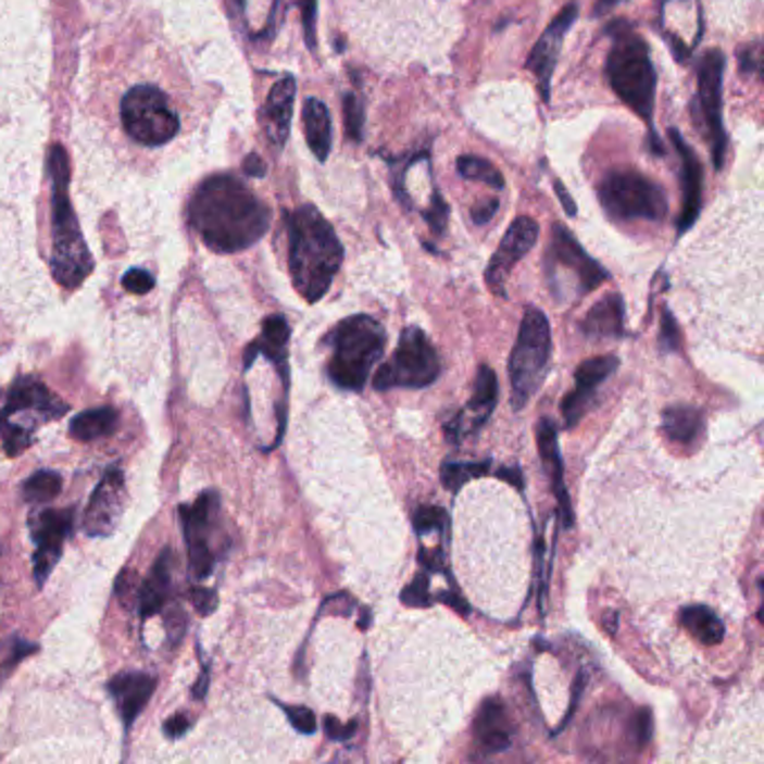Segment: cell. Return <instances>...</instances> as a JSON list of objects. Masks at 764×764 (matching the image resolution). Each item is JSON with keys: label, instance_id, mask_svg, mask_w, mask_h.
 Returning a JSON list of instances; mask_svg holds the SVG:
<instances>
[{"label": "cell", "instance_id": "obj_21", "mask_svg": "<svg viewBox=\"0 0 764 764\" xmlns=\"http://www.w3.org/2000/svg\"><path fill=\"white\" fill-rule=\"evenodd\" d=\"M536 440H538V453L542 460V468L548 473L552 491L559 502V512L563 516V527L574 525V514H572V502L569 493L565 487V466L561 460V449H559V430L552 419H540L536 428Z\"/></svg>", "mask_w": 764, "mask_h": 764}, {"label": "cell", "instance_id": "obj_29", "mask_svg": "<svg viewBox=\"0 0 764 764\" xmlns=\"http://www.w3.org/2000/svg\"><path fill=\"white\" fill-rule=\"evenodd\" d=\"M117 422L120 415L111 406L84 411L70 422V435L79 442H95L105 438V435H111L117 428Z\"/></svg>", "mask_w": 764, "mask_h": 764}, {"label": "cell", "instance_id": "obj_47", "mask_svg": "<svg viewBox=\"0 0 764 764\" xmlns=\"http://www.w3.org/2000/svg\"><path fill=\"white\" fill-rule=\"evenodd\" d=\"M498 209H500V202H498L496 198H489V200H485V202L476 204V206L471 209V217H473V223H476V225H487V223L491 221V217H496Z\"/></svg>", "mask_w": 764, "mask_h": 764}, {"label": "cell", "instance_id": "obj_7", "mask_svg": "<svg viewBox=\"0 0 764 764\" xmlns=\"http://www.w3.org/2000/svg\"><path fill=\"white\" fill-rule=\"evenodd\" d=\"M544 272H548L550 289L559 301L586 297L610 278V274L588 256L574 234L563 225H554L552 242L544 253Z\"/></svg>", "mask_w": 764, "mask_h": 764}, {"label": "cell", "instance_id": "obj_22", "mask_svg": "<svg viewBox=\"0 0 764 764\" xmlns=\"http://www.w3.org/2000/svg\"><path fill=\"white\" fill-rule=\"evenodd\" d=\"M67 404L61 402L57 394H52L41 381H36L34 377H21L14 381L8 404L0 411L3 415H14V413H34L41 422L48 419H59L65 415Z\"/></svg>", "mask_w": 764, "mask_h": 764}, {"label": "cell", "instance_id": "obj_9", "mask_svg": "<svg viewBox=\"0 0 764 764\" xmlns=\"http://www.w3.org/2000/svg\"><path fill=\"white\" fill-rule=\"evenodd\" d=\"M440 373L442 363L438 350H435L424 330L411 325L399 337V346L392 356L375 373L373 386L377 390L426 388L438 381Z\"/></svg>", "mask_w": 764, "mask_h": 764}, {"label": "cell", "instance_id": "obj_51", "mask_svg": "<svg viewBox=\"0 0 764 764\" xmlns=\"http://www.w3.org/2000/svg\"><path fill=\"white\" fill-rule=\"evenodd\" d=\"M438 599L442 601V603H447V605H451L455 612H462V614H466L468 612V605H466V601L462 599V594L460 592H455V590H447V592H440L438 594Z\"/></svg>", "mask_w": 764, "mask_h": 764}, {"label": "cell", "instance_id": "obj_44", "mask_svg": "<svg viewBox=\"0 0 764 764\" xmlns=\"http://www.w3.org/2000/svg\"><path fill=\"white\" fill-rule=\"evenodd\" d=\"M323 726H325V734L330 740H337V742H346L354 736L356 731V722H348V724H341L337 717L333 715H325L323 717Z\"/></svg>", "mask_w": 764, "mask_h": 764}, {"label": "cell", "instance_id": "obj_8", "mask_svg": "<svg viewBox=\"0 0 764 764\" xmlns=\"http://www.w3.org/2000/svg\"><path fill=\"white\" fill-rule=\"evenodd\" d=\"M599 200L614 221L662 223L668 200L660 185L637 171H612L599 185Z\"/></svg>", "mask_w": 764, "mask_h": 764}, {"label": "cell", "instance_id": "obj_18", "mask_svg": "<svg viewBox=\"0 0 764 764\" xmlns=\"http://www.w3.org/2000/svg\"><path fill=\"white\" fill-rule=\"evenodd\" d=\"M618 368V359L608 354V356H594L580 363L574 375V390L563 397V419L567 428H574L588 409L592 406L594 397L599 392V386Z\"/></svg>", "mask_w": 764, "mask_h": 764}, {"label": "cell", "instance_id": "obj_42", "mask_svg": "<svg viewBox=\"0 0 764 764\" xmlns=\"http://www.w3.org/2000/svg\"><path fill=\"white\" fill-rule=\"evenodd\" d=\"M660 346L666 352H675L679 350V327L675 316L671 314L668 308L662 310V337H660Z\"/></svg>", "mask_w": 764, "mask_h": 764}, {"label": "cell", "instance_id": "obj_20", "mask_svg": "<svg viewBox=\"0 0 764 764\" xmlns=\"http://www.w3.org/2000/svg\"><path fill=\"white\" fill-rule=\"evenodd\" d=\"M668 135L681 158V211L677 221V231L686 234L696 225L702 209V164L677 128H671Z\"/></svg>", "mask_w": 764, "mask_h": 764}, {"label": "cell", "instance_id": "obj_10", "mask_svg": "<svg viewBox=\"0 0 764 764\" xmlns=\"http://www.w3.org/2000/svg\"><path fill=\"white\" fill-rule=\"evenodd\" d=\"M122 124L143 147H164L179 130L166 95L155 86H135L122 99Z\"/></svg>", "mask_w": 764, "mask_h": 764}, {"label": "cell", "instance_id": "obj_50", "mask_svg": "<svg viewBox=\"0 0 764 764\" xmlns=\"http://www.w3.org/2000/svg\"><path fill=\"white\" fill-rule=\"evenodd\" d=\"M242 168H245V173L249 175V177H263L265 173H267V166H265V162L256 155V153H249L247 158H245V162H242Z\"/></svg>", "mask_w": 764, "mask_h": 764}, {"label": "cell", "instance_id": "obj_19", "mask_svg": "<svg viewBox=\"0 0 764 764\" xmlns=\"http://www.w3.org/2000/svg\"><path fill=\"white\" fill-rule=\"evenodd\" d=\"M473 738H476V749L480 755H493L502 753L514 742V724L509 717V711L504 702L493 696L487 698L480 709L476 719H473Z\"/></svg>", "mask_w": 764, "mask_h": 764}, {"label": "cell", "instance_id": "obj_37", "mask_svg": "<svg viewBox=\"0 0 764 764\" xmlns=\"http://www.w3.org/2000/svg\"><path fill=\"white\" fill-rule=\"evenodd\" d=\"M628 736L637 749H643L652 740V713L650 709H639L630 724H628Z\"/></svg>", "mask_w": 764, "mask_h": 764}, {"label": "cell", "instance_id": "obj_14", "mask_svg": "<svg viewBox=\"0 0 764 764\" xmlns=\"http://www.w3.org/2000/svg\"><path fill=\"white\" fill-rule=\"evenodd\" d=\"M538 234H540V227L529 215H521L512 225H509L506 234L500 240V247L496 249L485 272L487 285L493 295L504 297V283L509 274H512V270L531 251V247L538 240Z\"/></svg>", "mask_w": 764, "mask_h": 764}, {"label": "cell", "instance_id": "obj_30", "mask_svg": "<svg viewBox=\"0 0 764 764\" xmlns=\"http://www.w3.org/2000/svg\"><path fill=\"white\" fill-rule=\"evenodd\" d=\"M681 626L704 646L722 643L726 628L719 616L706 605H688L681 610Z\"/></svg>", "mask_w": 764, "mask_h": 764}, {"label": "cell", "instance_id": "obj_28", "mask_svg": "<svg viewBox=\"0 0 764 764\" xmlns=\"http://www.w3.org/2000/svg\"><path fill=\"white\" fill-rule=\"evenodd\" d=\"M171 576H173V552L164 550L158 556L151 569V576L147 578V584H143V590H141L139 612L143 618L158 614L166 605L171 594Z\"/></svg>", "mask_w": 764, "mask_h": 764}, {"label": "cell", "instance_id": "obj_34", "mask_svg": "<svg viewBox=\"0 0 764 764\" xmlns=\"http://www.w3.org/2000/svg\"><path fill=\"white\" fill-rule=\"evenodd\" d=\"M343 122H346V133L352 141L363 139V122H366V111H363V103L354 92H346L343 97Z\"/></svg>", "mask_w": 764, "mask_h": 764}, {"label": "cell", "instance_id": "obj_24", "mask_svg": "<svg viewBox=\"0 0 764 764\" xmlns=\"http://www.w3.org/2000/svg\"><path fill=\"white\" fill-rule=\"evenodd\" d=\"M155 684L158 681L147 673H122L108 684V690H111L126 729H130L143 706L149 704Z\"/></svg>", "mask_w": 764, "mask_h": 764}, {"label": "cell", "instance_id": "obj_23", "mask_svg": "<svg viewBox=\"0 0 764 764\" xmlns=\"http://www.w3.org/2000/svg\"><path fill=\"white\" fill-rule=\"evenodd\" d=\"M295 99H297L295 77H283L272 86L261 111L265 135L272 141V147L278 151L285 147V141L289 137V126H292V115H295Z\"/></svg>", "mask_w": 764, "mask_h": 764}, {"label": "cell", "instance_id": "obj_15", "mask_svg": "<svg viewBox=\"0 0 764 764\" xmlns=\"http://www.w3.org/2000/svg\"><path fill=\"white\" fill-rule=\"evenodd\" d=\"M578 18V5L569 3L565 5L556 18L548 25V29L542 32V36L538 39V43L531 48L529 59H527V70L534 72V77L538 82V90L544 103L552 101V77L554 70L559 63V54L563 50L565 36L569 32V27L574 25V21Z\"/></svg>", "mask_w": 764, "mask_h": 764}, {"label": "cell", "instance_id": "obj_6", "mask_svg": "<svg viewBox=\"0 0 764 764\" xmlns=\"http://www.w3.org/2000/svg\"><path fill=\"white\" fill-rule=\"evenodd\" d=\"M552 359V327L538 308H527L521 321L518 339L509 356V384H512V406L525 409L529 399L548 379Z\"/></svg>", "mask_w": 764, "mask_h": 764}, {"label": "cell", "instance_id": "obj_2", "mask_svg": "<svg viewBox=\"0 0 764 764\" xmlns=\"http://www.w3.org/2000/svg\"><path fill=\"white\" fill-rule=\"evenodd\" d=\"M289 274L308 303H318L343 263V245L323 213L303 204L287 215Z\"/></svg>", "mask_w": 764, "mask_h": 764}, {"label": "cell", "instance_id": "obj_52", "mask_svg": "<svg viewBox=\"0 0 764 764\" xmlns=\"http://www.w3.org/2000/svg\"><path fill=\"white\" fill-rule=\"evenodd\" d=\"M498 478L500 480H504V483H509V485H516L518 489H523V476H521V468L518 466H502V468H498Z\"/></svg>", "mask_w": 764, "mask_h": 764}, {"label": "cell", "instance_id": "obj_49", "mask_svg": "<svg viewBox=\"0 0 764 764\" xmlns=\"http://www.w3.org/2000/svg\"><path fill=\"white\" fill-rule=\"evenodd\" d=\"M755 46H757V43L749 46L747 52L740 50V70H742V75H751V72H757V70H760V54L753 52Z\"/></svg>", "mask_w": 764, "mask_h": 764}, {"label": "cell", "instance_id": "obj_48", "mask_svg": "<svg viewBox=\"0 0 764 764\" xmlns=\"http://www.w3.org/2000/svg\"><path fill=\"white\" fill-rule=\"evenodd\" d=\"M189 726H191V722H189L187 715L175 713L173 717H168V719L164 722V734H166L171 740H177V738H181V736H185V734L189 731Z\"/></svg>", "mask_w": 764, "mask_h": 764}, {"label": "cell", "instance_id": "obj_31", "mask_svg": "<svg viewBox=\"0 0 764 764\" xmlns=\"http://www.w3.org/2000/svg\"><path fill=\"white\" fill-rule=\"evenodd\" d=\"M489 468H491V460H483V462H444L442 468H440V476H442L444 489H449L451 493H458L466 483L487 476Z\"/></svg>", "mask_w": 764, "mask_h": 764}, {"label": "cell", "instance_id": "obj_46", "mask_svg": "<svg viewBox=\"0 0 764 764\" xmlns=\"http://www.w3.org/2000/svg\"><path fill=\"white\" fill-rule=\"evenodd\" d=\"M417 561H419L428 572H438V574L447 572L442 544H440V548H435V550H422L419 556H417Z\"/></svg>", "mask_w": 764, "mask_h": 764}, {"label": "cell", "instance_id": "obj_39", "mask_svg": "<svg viewBox=\"0 0 764 764\" xmlns=\"http://www.w3.org/2000/svg\"><path fill=\"white\" fill-rule=\"evenodd\" d=\"M283 711H285L287 719L292 722V726H295V729H297L299 734H303V736H312V734L316 731V715H314L310 709H305V706H287V704H283Z\"/></svg>", "mask_w": 764, "mask_h": 764}, {"label": "cell", "instance_id": "obj_11", "mask_svg": "<svg viewBox=\"0 0 764 764\" xmlns=\"http://www.w3.org/2000/svg\"><path fill=\"white\" fill-rule=\"evenodd\" d=\"M724 67H726V57L722 50H711L704 54L698 67V101H696L704 120L706 139L711 143L713 164L717 171L724 166L726 143H729V137H726L724 122H722Z\"/></svg>", "mask_w": 764, "mask_h": 764}, {"label": "cell", "instance_id": "obj_3", "mask_svg": "<svg viewBox=\"0 0 764 764\" xmlns=\"http://www.w3.org/2000/svg\"><path fill=\"white\" fill-rule=\"evenodd\" d=\"M50 204H52V276L65 289H77L95 270L90 249L70 202V160L61 143L48 153Z\"/></svg>", "mask_w": 764, "mask_h": 764}, {"label": "cell", "instance_id": "obj_27", "mask_svg": "<svg viewBox=\"0 0 764 764\" xmlns=\"http://www.w3.org/2000/svg\"><path fill=\"white\" fill-rule=\"evenodd\" d=\"M662 430L671 442L693 449L704 435V415L696 406H668L662 415Z\"/></svg>", "mask_w": 764, "mask_h": 764}, {"label": "cell", "instance_id": "obj_45", "mask_svg": "<svg viewBox=\"0 0 764 764\" xmlns=\"http://www.w3.org/2000/svg\"><path fill=\"white\" fill-rule=\"evenodd\" d=\"M191 601H193L196 610L200 614H204V616L211 614L217 608V594L213 590H206V588H200V586L191 590Z\"/></svg>", "mask_w": 764, "mask_h": 764}, {"label": "cell", "instance_id": "obj_41", "mask_svg": "<svg viewBox=\"0 0 764 764\" xmlns=\"http://www.w3.org/2000/svg\"><path fill=\"white\" fill-rule=\"evenodd\" d=\"M122 285H124V289H128L130 295L141 297V295H149L151 289L155 287V278L147 270H130L124 274Z\"/></svg>", "mask_w": 764, "mask_h": 764}, {"label": "cell", "instance_id": "obj_26", "mask_svg": "<svg viewBox=\"0 0 764 764\" xmlns=\"http://www.w3.org/2000/svg\"><path fill=\"white\" fill-rule=\"evenodd\" d=\"M303 126L310 151L318 162H325L333 151V117L321 99L310 97L303 103Z\"/></svg>", "mask_w": 764, "mask_h": 764}, {"label": "cell", "instance_id": "obj_35", "mask_svg": "<svg viewBox=\"0 0 764 764\" xmlns=\"http://www.w3.org/2000/svg\"><path fill=\"white\" fill-rule=\"evenodd\" d=\"M424 221L430 227V231L435 236H442L447 231L449 225V204L442 198L440 191H433V200L428 204V209H424Z\"/></svg>", "mask_w": 764, "mask_h": 764}, {"label": "cell", "instance_id": "obj_1", "mask_svg": "<svg viewBox=\"0 0 764 764\" xmlns=\"http://www.w3.org/2000/svg\"><path fill=\"white\" fill-rule=\"evenodd\" d=\"M189 217L202 242L217 253L249 249L272 225L270 206L229 173L202 181L189 202Z\"/></svg>", "mask_w": 764, "mask_h": 764}, {"label": "cell", "instance_id": "obj_33", "mask_svg": "<svg viewBox=\"0 0 764 764\" xmlns=\"http://www.w3.org/2000/svg\"><path fill=\"white\" fill-rule=\"evenodd\" d=\"M63 489V480L57 471H36L23 485V496L27 502H50Z\"/></svg>", "mask_w": 764, "mask_h": 764}, {"label": "cell", "instance_id": "obj_12", "mask_svg": "<svg viewBox=\"0 0 764 764\" xmlns=\"http://www.w3.org/2000/svg\"><path fill=\"white\" fill-rule=\"evenodd\" d=\"M217 509H221V498H217L215 491H206L191 506L179 509V521L189 550V565L196 578H206L215 565L211 540L217 523Z\"/></svg>", "mask_w": 764, "mask_h": 764}, {"label": "cell", "instance_id": "obj_13", "mask_svg": "<svg viewBox=\"0 0 764 764\" xmlns=\"http://www.w3.org/2000/svg\"><path fill=\"white\" fill-rule=\"evenodd\" d=\"M72 514H75L72 509H46V512H39L29 518L32 538L36 542L34 580L39 588L46 584L61 559L63 544L72 531V521H75Z\"/></svg>", "mask_w": 764, "mask_h": 764}, {"label": "cell", "instance_id": "obj_53", "mask_svg": "<svg viewBox=\"0 0 764 764\" xmlns=\"http://www.w3.org/2000/svg\"><path fill=\"white\" fill-rule=\"evenodd\" d=\"M554 191H556V196L561 198V204H563L565 213H567L569 217H574V215H576V204H574L572 196L565 191V187H563V181H561V179H556V181H554Z\"/></svg>", "mask_w": 764, "mask_h": 764}, {"label": "cell", "instance_id": "obj_32", "mask_svg": "<svg viewBox=\"0 0 764 764\" xmlns=\"http://www.w3.org/2000/svg\"><path fill=\"white\" fill-rule=\"evenodd\" d=\"M458 173L464 179L471 181H483V185L491 187V189H504V177L502 173L485 158H476V155H462L458 160Z\"/></svg>", "mask_w": 764, "mask_h": 764}, {"label": "cell", "instance_id": "obj_25", "mask_svg": "<svg viewBox=\"0 0 764 764\" xmlns=\"http://www.w3.org/2000/svg\"><path fill=\"white\" fill-rule=\"evenodd\" d=\"M580 333L588 339H622L626 337V308L618 295H608L586 314Z\"/></svg>", "mask_w": 764, "mask_h": 764}, {"label": "cell", "instance_id": "obj_38", "mask_svg": "<svg viewBox=\"0 0 764 764\" xmlns=\"http://www.w3.org/2000/svg\"><path fill=\"white\" fill-rule=\"evenodd\" d=\"M430 592H428V574L419 572L413 584L406 586V590L402 592V603L411 605V608H428L430 605Z\"/></svg>", "mask_w": 764, "mask_h": 764}, {"label": "cell", "instance_id": "obj_36", "mask_svg": "<svg viewBox=\"0 0 764 764\" xmlns=\"http://www.w3.org/2000/svg\"><path fill=\"white\" fill-rule=\"evenodd\" d=\"M413 525L417 534H428L433 529L442 531L449 527V518L444 514V509L440 506H419L413 516Z\"/></svg>", "mask_w": 764, "mask_h": 764}, {"label": "cell", "instance_id": "obj_17", "mask_svg": "<svg viewBox=\"0 0 764 764\" xmlns=\"http://www.w3.org/2000/svg\"><path fill=\"white\" fill-rule=\"evenodd\" d=\"M498 404V377L489 366H480L476 375V388L462 413H458L447 426L444 433L449 442L462 444L468 435H476L491 417Z\"/></svg>", "mask_w": 764, "mask_h": 764}, {"label": "cell", "instance_id": "obj_43", "mask_svg": "<svg viewBox=\"0 0 764 764\" xmlns=\"http://www.w3.org/2000/svg\"><path fill=\"white\" fill-rule=\"evenodd\" d=\"M299 8L303 16L305 43L310 50H316V0H299Z\"/></svg>", "mask_w": 764, "mask_h": 764}, {"label": "cell", "instance_id": "obj_16", "mask_svg": "<svg viewBox=\"0 0 764 764\" xmlns=\"http://www.w3.org/2000/svg\"><path fill=\"white\" fill-rule=\"evenodd\" d=\"M126 509V480L120 468L108 471L90 496L84 514V529L88 536H111L122 523Z\"/></svg>", "mask_w": 764, "mask_h": 764}, {"label": "cell", "instance_id": "obj_40", "mask_svg": "<svg viewBox=\"0 0 764 764\" xmlns=\"http://www.w3.org/2000/svg\"><path fill=\"white\" fill-rule=\"evenodd\" d=\"M265 341L274 343V346H287L289 341V325L285 321V316L280 314H274V316H267L263 321V337Z\"/></svg>", "mask_w": 764, "mask_h": 764}, {"label": "cell", "instance_id": "obj_5", "mask_svg": "<svg viewBox=\"0 0 764 764\" xmlns=\"http://www.w3.org/2000/svg\"><path fill=\"white\" fill-rule=\"evenodd\" d=\"M325 343L333 346L327 377L341 390L359 392L368 384L373 368L386 350V330L377 318L354 314L339 321Z\"/></svg>", "mask_w": 764, "mask_h": 764}, {"label": "cell", "instance_id": "obj_54", "mask_svg": "<svg viewBox=\"0 0 764 764\" xmlns=\"http://www.w3.org/2000/svg\"><path fill=\"white\" fill-rule=\"evenodd\" d=\"M622 3H626V0H597V5H594V16L608 14L610 10H614L616 5H622Z\"/></svg>", "mask_w": 764, "mask_h": 764}, {"label": "cell", "instance_id": "obj_4", "mask_svg": "<svg viewBox=\"0 0 764 764\" xmlns=\"http://www.w3.org/2000/svg\"><path fill=\"white\" fill-rule=\"evenodd\" d=\"M608 34H612V50L605 61L608 82L633 113L652 124L657 72L650 61L648 43L626 21L610 25Z\"/></svg>", "mask_w": 764, "mask_h": 764}]
</instances>
